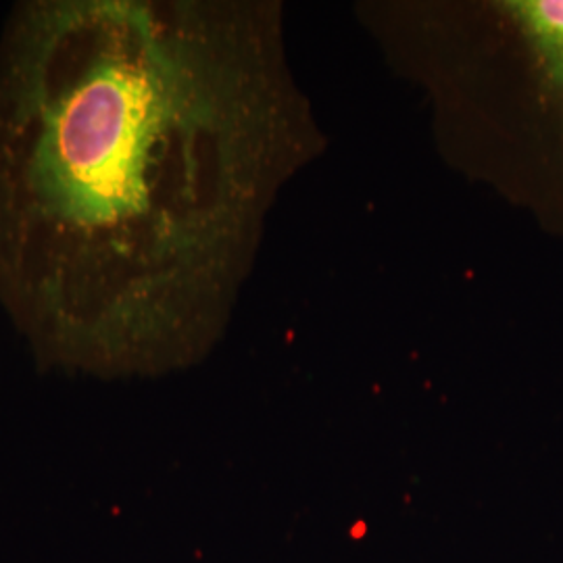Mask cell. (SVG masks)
<instances>
[{
	"instance_id": "6da1fadb",
	"label": "cell",
	"mask_w": 563,
	"mask_h": 563,
	"mask_svg": "<svg viewBox=\"0 0 563 563\" xmlns=\"http://www.w3.org/2000/svg\"><path fill=\"white\" fill-rule=\"evenodd\" d=\"M241 9L21 0L0 27V311L42 372L197 360L262 195L269 109Z\"/></svg>"
},
{
	"instance_id": "7a4b0ae2",
	"label": "cell",
	"mask_w": 563,
	"mask_h": 563,
	"mask_svg": "<svg viewBox=\"0 0 563 563\" xmlns=\"http://www.w3.org/2000/svg\"><path fill=\"white\" fill-rule=\"evenodd\" d=\"M499 11L522 53L528 99L563 184V0H507Z\"/></svg>"
}]
</instances>
